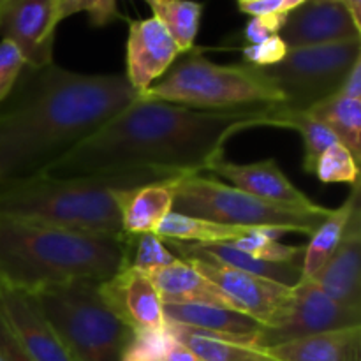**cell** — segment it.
Instances as JSON below:
<instances>
[{"instance_id": "obj_1", "label": "cell", "mask_w": 361, "mask_h": 361, "mask_svg": "<svg viewBox=\"0 0 361 361\" xmlns=\"http://www.w3.org/2000/svg\"><path fill=\"white\" fill-rule=\"evenodd\" d=\"M270 108L212 111L136 97L41 175H126L141 185L201 175L224 155L229 137L270 127Z\"/></svg>"}, {"instance_id": "obj_2", "label": "cell", "mask_w": 361, "mask_h": 361, "mask_svg": "<svg viewBox=\"0 0 361 361\" xmlns=\"http://www.w3.org/2000/svg\"><path fill=\"white\" fill-rule=\"evenodd\" d=\"M0 109V183L41 175L137 97L126 74L25 67ZM13 90V92H14Z\"/></svg>"}, {"instance_id": "obj_3", "label": "cell", "mask_w": 361, "mask_h": 361, "mask_svg": "<svg viewBox=\"0 0 361 361\" xmlns=\"http://www.w3.org/2000/svg\"><path fill=\"white\" fill-rule=\"evenodd\" d=\"M123 267V235L69 231L0 215V286L34 293L71 281H108Z\"/></svg>"}, {"instance_id": "obj_4", "label": "cell", "mask_w": 361, "mask_h": 361, "mask_svg": "<svg viewBox=\"0 0 361 361\" xmlns=\"http://www.w3.org/2000/svg\"><path fill=\"white\" fill-rule=\"evenodd\" d=\"M141 185L126 175L30 178L0 183V215L69 231L122 236L115 190Z\"/></svg>"}, {"instance_id": "obj_5", "label": "cell", "mask_w": 361, "mask_h": 361, "mask_svg": "<svg viewBox=\"0 0 361 361\" xmlns=\"http://www.w3.org/2000/svg\"><path fill=\"white\" fill-rule=\"evenodd\" d=\"M137 97L173 102L194 109L235 111L284 102L263 67L250 63H215L192 48Z\"/></svg>"}, {"instance_id": "obj_6", "label": "cell", "mask_w": 361, "mask_h": 361, "mask_svg": "<svg viewBox=\"0 0 361 361\" xmlns=\"http://www.w3.org/2000/svg\"><path fill=\"white\" fill-rule=\"evenodd\" d=\"M74 361H120L133 330L109 310L99 282L71 281L30 293Z\"/></svg>"}, {"instance_id": "obj_7", "label": "cell", "mask_w": 361, "mask_h": 361, "mask_svg": "<svg viewBox=\"0 0 361 361\" xmlns=\"http://www.w3.org/2000/svg\"><path fill=\"white\" fill-rule=\"evenodd\" d=\"M330 210L331 208L321 204L314 208H293L267 203L236 187L203 175L175 178L173 212L219 224L310 236Z\"/></svg>"}, {"instance_id": "obj_8", "label": "cell", "mask_w": 361, "mask_h": 361, "mask_svg": "<svg viewBox=\"0 0 361 361\" xmlns=\"http://www.w3.org/2000/svg\"><path fill=\"white\" fill-rule=\"evenodd\" d=\"M358 59L361 39H353L334 44L289 48L281 62L263 67V71L284 95V108L305 111L337 94Z\"/></svg>"}, {"instance_id": "obj_9", "label": "cell", "mask_w": 361, "mask_h": 361, "mask_svg": "<svg viewBox=\"0 0 361 361\" xmlns=\"http://www.w3.org/2000/svg\"><path fill=\"white\" fill-rule=\"evenodd\" d=\"M355 326H361V310L348 309L331 300L314 279H302L293 286L291 298L281 317L270 326H263L257 348Z\"/></svg>"}, {"instance_id": "obj_10", "label": "cell", "mask_w": 361, "mask_h": 361, "mask_svg": "<svg viewBox=\"0 0 361 361\" xmlns=\"http://www.w3.org/2000/svg\"><path fill=\"white\" fill-rule=\"evenodd\" d=\"M190 263L222 293L233 309L252 317L261 326L274 324L284 312L291 298L293 288L277 284L268 279L256 277L221 264H207L200 261H190Z\"/></svg>"}, {"instance_id": "obj_11", "label": "cell", "mask_w": 361, "mask_h": 361, "mask_svg": "<svg viewBox=\"0 0 361 361\" xmlns=\"http://www.w3.org/2000/svg\"><path fill=\"white\" fill-rule=\"evenodd\" d=\"M60 0H11L0 11V37L20 48L28 69L53 63Z\"/></svg>"}, {"instance_id": "obj_12", "label": "cell", "mask_w": 361, "mask_h": 361, "mask_svg": "<svg viewBox=\"0 0 361 361\" xmlns=\"http://www.w3.org/2000/svg\"><path fill=\"white\" fill-rule=\"evenodd\" d=\"M178 56V48L157 18L129 21L126 78L136 95L161 80Z\"/></svg>"}, {"instance_id": "obj_13", "label": "cell", "mask_w": 361, "mask_h": 361, "mask_svg": "<svg viewBox=\"0 0 361 361\" xmlns=\"http://www.w3.org/2000/svg\"><path fill=\"white\" fill-rule=\"evenodd\" d=\"M360 34L341 0H307L288 13L279 32L288 48L353 41Z\"/></svg>"}, {"instance_id": "obj_14", "label": "cell", "mask_w": 361, "mask_h": 361, "mask_svg": "<svg viewBox=\"0 0 361 361\" xmlns=\"http://www.w3.org/2000/svg\"><path fill=\"white\" fill-rule=\"evenodd\" d=\"M99 293L109 310L133 331L166 326L161 296L141 271L120 268L108 281L99 282Z\"/></svg>"}, {"instance_id": "obj_15", "label": "cell", "mask_w": 361, "mask_h": 361, "mask_svg": "<svg viewBox=\"0 0 361 361\" xmlns=\"http://www.w3.org/2000/svg\"><path fill=\"white\" fill-rule=\"evenodd\" d=\"M0 312L34 361H74L30 293L0 286Z\"/></svg>"}, {"instance_id": "obj_16", "label": "cell", "mask_w": 361, "mask_h": 361, "mask_svg": "<svg viewBox=\"0 0 361 361\" xmlns=\"http://www.w3.org/2000/svg\"><path fill=\"white\" fill-rule=\"evenodd\" d=\"M219 178L231 182L233 187L250 194L254 197L274 204H284L293 208L317 207L312 200L305 196L291 180L284 175L277 159H263L249 164L231 162L222 155L208 169Z\"/></svg>"}, {"instance_id": "obj_17", "label": "cell", "mask_w": 361, "mask_h": 361, "mask_svg": "<svg viewBox=\"0 0 361 361\" xmlns=\"http://www.w3.org/2000/svg\"><path fill=\"white\" fill-rule=\"evenodd\" d=\"M312 279L331 300L361 310V204L353 210L335 252Z\"/></svg>"}, {"instance_id": "obj_18", "label": "cell", "mask_w": 361, "mask_h": 361, "mask_svg": "<svg viewBox=\"0 0 361 361\" xmlns=\"http://www.w3.org/2000/svg\"><path fill=\"white\" fill-rule=\"evenodd\" d=\"M162 242L180 259L235 268L288 288H293L303 279L300 263H270V261L256 259L233 247L231 243H185L176 240H162Z\"/></svg>"}, {"instance_id": "obj_19", "label": "cell", "mask_w": 361, "mask_h": 361, "mask_svg": "<svg viewBox=\"0 0 361 361\" xmlns=\"http://www.w3.org/2000/svg\"><path fill=\"white\" fill-rule=\"evenodd\" d=\"M162 314L169 324L192 328L256 348L263 330L257 321L238 310L208 303H162Z\"/></svg>"}, {"instance_id": "obj_20", "label": "cell", "mask_w": 361, "mask_h": 361, "mask_svg": "<svg viewBox=\"0 0 361 361\" xmlns=\"http://www.w3.org/2000/svg\"><path fill=\"white\" fill-rule=\"evenodd\" d=\"M116 207L123 235L155 233L159 224L173 212L175 178L115 190Z\"/></svg>"}, {"instance_id": "obj_21", "label": "cell", "mask_w": 361, "mask_h": 361, "mask_svg": "<svg viewBox=\"0 0 361 361\" xmlns=\"http://www.w3.org/2000/svg\"><path fill=\"white\" fill-rule=\"evenodd\" d=\"M261 349L275 361H361V326L324 331Z\"/></svg>"}, {"instance_id": "obj_22", "label": "cell", "mask_w": 361, "mask_h": 361, "mask_svg": "<svg viewBox=\"0 0 361 361\" xmlns=\"http://www.w3.org/2000/svg\"><path fill=\"white\" fill-rule=\"evenodd\" d=\"M145 275L157 289L162 303H208L233 309L222 293L190 261L178 257L175 263Z\"/></svg>"}, {"instance_id": "obj_23", "label": "cell", "mask_w": 361, "mask_h": 361, "mask_svg": "<svg viewBox=\"0 0 361 361\" xmlns=\"http://www.w3.org/2000/svg\"><path fill=\"white\" fill-rule=\"evenodd\" d=\"M358 204H361L360 180L355 185H351V192H349L348 200L341 207L335 208V210H330V214L324 217V221L310 235V242L305 247L302 261L303 279H312L323 268L328 257L335 252V249L341 243L345 228H348V222L351 219L353 210Z\"/></svg>"}, {"instance_id": "obj_24", "label": "cell", "mask_w": 361, "mask_h": 361, "mask_svg": "<svg viewBox=\"0 0 361 361\" xmlns=\"http://www.w3.org/2000/svg\"><path fill=\"white\" fill-rule=\"evenodd\" d=\"M270 127H284V129H295L303 137V171L314 175L317 161L323 152L334 143H341L330 127L314 116L309 109L305 111H295L288 109L282 104H275L268 113Z\"/></svg>"}, {"instance_id": "obj_25", "label": "cell", "mask_w": 361, "mask_h": 361, "mask_svg": "<svg viewBox=\"0 0 361 361\" xmlns=\"http://www.w3.org/2000/svg\"><path fill=\"white\" fill-rule=\"evenodd\" d=\"M252 228L228 226L207 219L189 217V215L169 212L159 224L155 235L161 240H176L185 243H233L249 235Z\"/></svg>"}, {"instance_id": "obj_26", "label": "cell", "mask_w": 361, "mask_h": 361, "mask_svg": "<svg viewBox=\"0 0 361 361\" xmlns=\"http://www.w3.org/2000/svg\"><path fill=\"white\" fill-rule=\"evenodd\" d=\"M166 324L171 328L178 344L192 351L203 361H275L256 345L240 344L229 338L215 337V335L178 326V324Z\"/></svg>"}, {"instance_id": "obj_27", "label": "cell", "mask_w": 361, "mask_h": 361, "mask_svg": "<svg viewBox=\"0 0 361 361\" xmlns=\"http://www.w3.org/2000/svg\"><path fill=\"white\" fill-rule=\"evenodd\" d=\"M314 116L326 123L337 140L355 155L361 159V99L331 95L319 104L309 109Z\"/></svg>"}, {"instance_id": "obj_28", "label": "cell", "mask_w": 361, "mask_h": 361, "mask_svg": "<svg viewBox=\"0 0 361 361\" xmlns=\"http://www.w3.org/2000/svg\"><path fill=\"white\" fill-rule=\"evenodd\" d=\"M203 4L196 0H157L152 7L154 16L168 30L180 55L196 48Z\"/></svg>"}, {"instance_id": "obj_29", "label": "cell", "mask_w": 361, "mask_h": 361, "mask_svg": "<svg viewBox=\"0 0 361 361\" xmlns=\"http://www.w3.org/2000/svg\"><path fill=\"white\" fill-rule=\"evenodd\" d=\"M178 261L155 233L123 235V267L147 274Z\"/></svg>"}, {"instance_id": "obj_30", "label": "cell", "mask_w": 361, "mask_h": 361, "mask_svg": "<svg viewBox=\"0 0 361 361\" xmlns=\"http://www.w3.org/2000/svg\"><path fill=\"white\" fill-rule=\"evenodd\" d=\"M284 233L275 231V229H252L249 235L242 236L231 245L242 252L249 254V256L256 257V259L270 261V263H298V259L303 261L305 247L284 245L277 240Z\"/></svg>"}, {"instance_id": "obj_31", "label": "cell", "mask_w": 361, "mask_h": 361, "mask_svg": "<svg viewBox=\"0 0 361 361\" xmlns=\"http://www.w3.org/2000/svg\"><path fill=\"white\" fill-rule=\"evenodd\" d=\"M176 344L178 342L168 324L161 330H137L133 331L122 358L129 361H166Z\"/></svg>"}, {"instance_id": "obj_32", "label": "cell", "mask_w": 361, "mask_h": 361, "mask_svg": "<svg viewBox=\"0 0 361 361\" xmlns=\"http://www.w3.org/2000/svg\"><path fill=\"white\" fill-rule=\"evenodd\" d=\"M360 162L342 143H334L323 152L317 161L314 175L323 183H348L355 185L358 182Z\"/></svg>"}, {"instance_id": "obj_33", "label": "cell", "mask_w": 361, "mask_h": 361, "mask_svg": "<svg viewBox=\"0 0 361 361\" xmlns=\"http://www.w3.org/2000/svg\"><path fill=\"white\" fill-rule=\"evenodd\" d=\"M78 13H87L92 27L97 28L108 27L113 21L122 20L116 0H60L56 20L62 23L63 20Z\"/></svg>"}, {"instance_id": "obj_34", "label": "cell", "mask_w": 361, "mask_h": 361, "mask_svg": "<svg viewBox=\"0 0 361 361\" xmlns=\"http://www.w3.org/2000/svg\"><path fill=\"white\" fill-rule=\"evenodd\" d=\"M25 67L20 48L9 39H0V104L13 94Z\"/></svg>"}, {"instance_id": "obj_35", "label": "cell", "mask_w": 361, "mask_h": 361, "mask_svg": "<svg viewBox=\"0 0 361 361\" xmlns=\"http://www.w3.org/2000/svg\"><path fill=\"white\" fill-rule=\"evenodd\" d=\"M288 49L289 48L282 41L281 35H271V37L264 39L263 42L243 46V62L256 67H270L281 62L286 53H288Z\"/></svg>"}, {"instance_id": "obj_36", "label": "cell", "mask_w": 361, "mask_h": 361, "mask_svg": "<svg viewBox=\"0 0 361 361\" xmlns=\"http://www.w3.org/2000/svg\"><path fill=\"white\" fill-rule=\"evenodd\" d=\"M286 16H288V13L252 16L243 28V41L247 44H257V42H263L264 39L271 37V35H277L281 28L284 27Z\"/></svg>"}, {"instance_id": "obj_37", "label": "cell", "mask_w": 361, "mask_h": 361, "mask_svg": "<svg viewBox=\"0 0 361 361\" xmlns=\"http://www.w3.org/2000/svg\"><path fill=\"white\" fill-rule=\"evenodd\" d=\"M0 356L4 361H34L25 353L0 312Z\"/></svg>"}, {"instance_id": "obj_38", "label": "cell", "mask_w": 361, "mask_h": 361, "mask_svg": "<svg viewBox=\"0 0 361 361\" xmlns=\"http://www.w3.org/2000/svg\"><path fill=\"white\" fill-rule=\"evenodd\" d=\"M337 95L351 99H361V59H358L353 63L348 76L344 78L341 88H338Z\"/></svg>"}, {"instance_id": "obj_39", "label": "cell", "mask_w": 361, "mask_h": 361, "mask_svg": "<svg viewBox=\"0 0 361 361\" xmlns=\"http://www.w3.org/2000/svg\"><path fill=\"white\" fill-rule=\"evenodd\" d=\"M240 11L249 16H264V14L284 13V0H252L238 4Z\"/></svg>"}, {"instance_id": "obj_40", "label": "cell", "mask_w": 361, "mask_h": 361, "mask_svg": "<svg viewBox=\"0 0 361 361\" xmlns=\"http://www.w3.org/2000/svg\"><path fill=\"white\" fill-rule=\"evenodd\" d=\"M166 361H203L197 355H194L192 351H189L187 348H183L182 344H176L173 348V351L169 353L168 360Z\"/></svg>"}, {"instance_id": "obj_41", "label": "cell", "mask_w": 361, "mask_h": 361, "mask_svg": "<svg viewBox=\"0 0 361 361\" xmlns=\"http://www.w3.org/2000/svg\"><path fill=\"white\" fill-rule=\"evenodd\" d=\"M341 2L344 4L345 11L349 13L353 23L356 25V28L361 30V0H341Z\"/></svg>"}, {"instance_id": "obj_42", "label": "cell", "mask_w": 361, "mask_h": 361, "mask_svg": "<svg viewBox=\"0 0 361 361\" xmlns=\"http://www.w3.org/2000/svg\"><path fill=\"white\" fill-rule=\"evenodd\" d=\"M307 0H284V13H291L293 9H296V7H300Z\"/></svg>"}, {"instance_id": "obj_43", "label": "cell", "mask_w": 361, "mask_h": 361, "mask_svg": "<svg viewBox=\"0 0 361 361\" xmlns=\"http://www.w3.org/2000/svg\"><path fill=\"white\" fill-rule=\"evenodd\" d=\"M9 2H11V0H0V11H2L4 7H6Z\"/></svg>"}, {"instance_id": "obj_44", "label": "cell", "mask_w": 361, "mask_h": 361, "mask_svg": "<svg viewBox=\"0 0 361 361\" xmlns=\"http://www.w3.org/2000/svg\"><path fill=\"white\" fill-rule=\"evenodd\" d=\"M143 2H147L148 6H150V7H154V6H155V2H157V0H143Z\"/></svg>"}, {"instance_id": "obj_45", "label": "cell", "mask_w": 361, "mask_h": 361, "mask_svg": "<svg viewBox=\"0 0 361 361\" xmlns=\"http://www.w3.org/2000/svg\"><path fill=\"white\" fill-rule=\"evenodd\" d=\"M245 2H252V0H238V4H245Z\"/></svg>"}, {"instance_id": "obj_46", "label": "cell", "mask_w": 361, "mask_h": 361, "mask_svg": "<svg viewBox=\"0 0 361 361\" xmlns=\"http://www.w3.org/2000/svg\"><path fill=\"white\" fill-rule=\"evenodd\" d=\"M120 361H129V360H127V358H122Z\"/></svg>"}, {"instance_id": "obj_47", "label": "cell", "mask_w": 361, "mask_h": 361, "mask_svg": "<svg viewBox=\"0 0 361 361\" xmlns=\"http://www.w3.org/2000/svg\"><path fill=\"white\" fill-rule=\"evenodd\" d=\"M0 361H4V358H2V356H0Z\"/></svg>"}]
</instances>
